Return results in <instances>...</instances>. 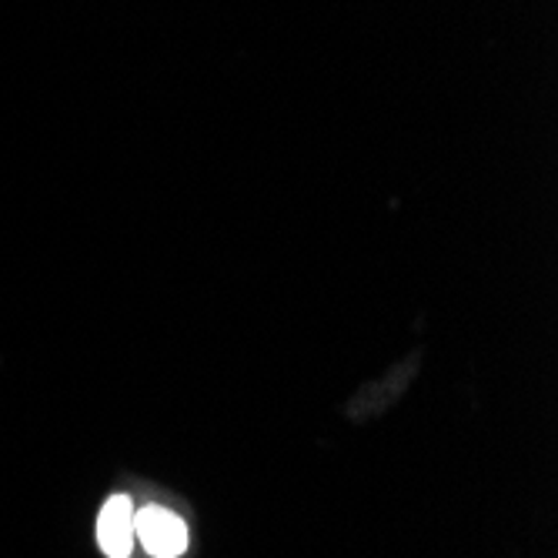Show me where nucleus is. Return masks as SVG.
Wrapping results in <instances>:
<instances>
[{
  "instance_id": "nucleus-2",
  "label": "nucleus",
  "mask_w": 558,
  "mask_h": 558,
  "mask_svg": "<svg viewBox=\"0 0 558 558\" xmlns=\"http://www.w3.org/2000/svg\"><path fill=\"white\" fill-rule=\"evenodd\" d=\"M97 545L108 558H128L134 548V505L128 495H111L97 515Z\"/></svg>"
},
{
  "instance_id": "nucleus-1",
  "label": "nucleus",
  "mask_w": 558,
  "mask_h": 558,
  "mask_svg": "<svg viewBox=\"0 0 558 558\" xmlns=\"http://www.w3.org/2000/svg\"><path fill=\"white\" fill-rule=\"evenodd\" d=\"M134 535L155 558H178L187 548V525L161 505H144L134 512Z\"/></svg>"
}]
</instances>
